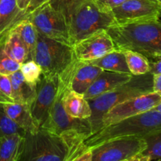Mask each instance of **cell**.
Instances as JSON below:
<instances>
[{
  "label": "cell",
  "instance_id": "1f68e13d",
  "mask_svg": "<svg viewBox=\"0 0 161 161\" xmlns=\"http://www.w3.org/2000/svg\"><path fill=\"white\" fill-rule=\"evenodd\" d=\"M92 160V150L91 148L83 146V149L77 153L71 156L67 161H91Z\"/></svg>",
  "mask_w": 161,
  "mask_h": 161
},
{
  "label": "cell",
  "instance_id": "9a60e30c",
  "mask_svg": "<svg viewBox=\"0 0 161 161\" xmlns=\"http://www.w3.org/2000/svg\"><path fill=\"white\" fill-rule=\"evenodd\" d=\"M102 69L87 61L77 60L75 70L70 83V89L78 94H85L93 82L102 72Z\"/></svg>",
  "mask_w": 161,
  "mask_h": 161
},
{
  "label": "cell",
  "instance_id": "7402d4cb",
  "mask_svg": "<svg viewBox=\"0 0 161 161\" xmlns=\"http://www.w3.org/2000/svg\"><path fill=\"white\" fill-rule=\"evenodd\" d=\"M11 29L19 35L21 40L26 46L28 51V60H33L38 36V32L34 25L28 20L22 17Z\"/></svg>",
  "mask_w": 161,
  "mask_h": 161
},
{
  "label": "cell",
  "instance_id": "f546056e",
  "mask_svg": "<svg viewBox=\"0 0 161 161\" xmlns=\"http://www.w3.org/2000/svg\"><path fill=\"white\" fill-rule=\"evenodd\" d=\"M79 1H80V0H49L48 3L54 9L61 12L63 15L65 16L71 6Z\"/></svg>",
  "mask_w": 161,
  "mask_h": 161
},
{
  "label": "cell",
  "instance_id": "ac0fdd59",
  "mask_svg": "<svg viewBox=\"0 0 161 161\" xmlns=\"http://www.w3.org/2000/svg\"><path fill=\"white\" fill-rule=\"evenodd\" d=\"M25 11L17 6V0H0V40L23 17Z\"/></svg>",
  "mask_w": 161,
  "mask_h": 161
},
{
  "label": "cell",
  "instance_id": "d6986e66",
  "mask_svg": "<svg viewBox=\"0 0 161 161\" xmlns=\"http://www.w3.org/2000/svg\"><path fill=\"white\" fill-rule=\"evenodd\" d=\"M9 78L12 86L14 102L31 105L36 96V86L28 83L20 70L9 75Z\"/></svg>",
  "mask_w": 161,
  "mask_h": 161
},
{
  "label": "cell",
  "instance_id": "2e32d148",
  "mask_svg": "<svg viewBox=\"0 0 161 161\" xmlns=\"http://www.w3.org/2000/svg\"><path fill=\"white\" fill-rule=\"evenodd\" d=\"M3 108L9 117L25 133H35L39 129L33 119L31 105L26 103H4Z\"/></svg>",
  "mask_w": 161,
  "mask_h": 161
},
{
  "label": "cell",
  "instance_id": "277c9868",
  "mask_svg": "<svg viewBox=\"0 0 161 161\" xmlns=\"http://www.w3.org/2000/svg\"><path fill=\"white\" fill-rule=\"evenodd\" d=\"M68 23L71 47L99 31L116 25L112 12L101 10L92 0H80L64 16Z\"/></svg>",
  "mask_w": 161,
  "mask_h": 161
},
{
  "label": "cell",
  "instance_id": "d6a6232c",
  "mask_svg": "<svg viewBox=\"0 0 161 161\" xmlns=\"http://www.w3.org/2000/svg\"><path fill=\"white\" fill-rule=\"evenodd\" d=\"M149 62V72L151 75L161 74V55L148 59Z\"/></svg>",
  "mask_w": 161,
  "mask_h": 161
},
{
  "label": "cell",
  "instance_id": "83f0119b",
  "mask_svg": "<svg viewBox=\"0 0 161 161\" xmlns=\"http://www.w3.org/2000/svg\"><path fill=\"white\" fill-rule=\"evenodd\" d=\"M20 64L8 56L4 52L0 42V73L9 75L14 72L20 70Z\"/></svg>",
  "mask_w": 161,
  "mask_h": 161
},
{
  "label": "cell",
  "instance_id": "6da1fadb",
  "mask_svg": "<svg viewBox=\"0 0 161 161\" xmlns=\"http://www.w3.org/2000/svg\"><path fill=\"white\" fill-rule=\"evenodd\" d=\"M84 140L76 133L60 136L39 128L22 136L17 161H67L81 149Z\"/></svg>",
  "mask_w": 161,
  "mask_h": 161
},
{
  "label": "cell",
  "instance_id": "60d3db41",
  "mask_svg": "<svg viewBox=\"0 0 161 161\" xmlns=\"http://www.w3.org/2000/svg\"><path fill=\"white\" fill-rule=\"evenodd\" d=\"M1 41H2V40H0V42H1Z\"/></svg>",
  "mask_w": 161,
  "mask_h": 161
},
{
  "label": "cell",
  "instance_id": "e575fe53",
  "mask_svg": "<svg viewBox=\"0 0 161 161\" xmlns=\"http://www.w3.org/2000/svg\"><path fill=\"white\" fill-rule=\"evenodd\" d=\"M153 91L161 96V74L153 75Z\"/></svg>",
  "mask_w": 161,
  "mask_h": 161
},
{
  "label": "cell",
  "instance_id": "7c38bea8",
  "mask_svg": "<svg viewBox=\"0 0 161 161\" xmlns=\"http://www.w3.org/2000/svg\"><path fill=\"white\" fill-rule=\"evenodd\" d=\"M58 83L59 75L46 76L42 75L36 84V93L34 100L31 104V112L35 122L39 128L47 119L54 102Z\"/></svg>",
  "mask_w": 161,
  "mask_h": 161
},
{
  "label": "cell",
  "instance_id": "836d02e7",
  "mask_svg": "<svg viewBox=\"0 0 161 161\" xmlns=\"http://www.w3.org/2000/svg\"><path fill=\"white\" fill-rule=\"evenodd\" d=\"M47 2H49V0H31L28 7H27L26 10L25 11L24 15H26V14L32 12L33 10H35V9H37L38 7H39L42 5H43L44 3H47Z\"/></svg>",
  "mask_w": 161,
  "mask_h": 161
},
{
  "label": "cell",
  "instance_id": "8fae6325",
  "mask_svg": "<svg viewBox=\"0 0 161 161\" xmlns=\"http://www.w3.org/2000/svg\"><path fill=\"white\" fill-rule=\"evenodd\" d=\"M160 102L161 96L153 91L125 101L113 107L105 113L102 119L101 128L151 110Z\"/></svg>",
  "mask_w": 161,
  "mask_h": 161
},
{
  "label": "cell",
  "instance_id": "484cf974",
  "mask_svg": "<svg viewBox=\"0 0 161 161\" xmlns=\"http://www.w3.org/2000/svg\"><path fill=\"white\" fill-rule=\"evenodd\" d=\"M20 71L28 83L36 86L42 75L40 66L33 60H28L20 64Z\"/></svg>",
  "mask_w": 161,
  "mask_h": 161
},
{
  "label": "cell",
  "instance_id": "cb8c5ba5",
  "mask_svg": "<svg viewBox=\"0 0 161 161\" xmlns=\"http://www.w3.org/2000/svg\"><path fill=\"white\" fill-rule=\"evenodd\" d=\"M127 67L132 75H142L149 72V62L147 58L132 50L124 51Z\"/></svg>",
  "mask_w": 161,
  "mask_h": 161
},
{
  "label": "cell",
  "instance_id": "d4e9b609",
  "mask_svg": "<svg viewBox=\"0 0 161 161\" xmlns=\"http://www.w3.org/2000/svg\"><path fill=\"white\" fill-rule=\"evenodd\" d=\"M3 104L0 103V138L16 134L23 136L25 132L6 114L3 108Z\"/></svg>",
  "mask_w": 161,
  "mask_h": 161
},
{
  "label": "cell",
  "instance_id": "5bb4252c",
  "mask_svg": "<svg viewBox=\"0 0 161 161\" xmlns=\"http://www.w3.org/2000/svg\"><path fill=\"white\" fill-rule=\"evenodd\" d=\"M132 76L131 74L102 71L85 92L83 97L87 101L92 100L127 83Z\"/></svg>",
  "mask_w": 161,
  "mask_h": 161
},
{
  "label": "cell",
  "instance_id": "603a6c76",
  "mask_svg": "<svg viewBox=\"0 0 161 161\" xmlns=\"http://www.w3.org/2000/svg\"><path fill=\"white\" fill-rule=\"evenodd\" d=\"M22 135H16L0 138V161H17Z\"/></svg>",
  "mask_w": 161,
  "mask_h": 161
},
{
  "label": "cell",
  "instance_id": "ba28073f",
  "mask_svg": "<svg viewBox=\"0 0 161 161\" xmlns=\"http://www.w3.org/2000/svg\"><path fill=\"white\" fill-rule=\"evenodd\" d=\"M31 22L37 32L49 39L69 44L68 23L65 17L60 11L57 10L50 3H44L33 10L23 16Z\"/></svg>",
  "mask_w": 161,
  "mask_h": 161
},
{
  "label": "cell",
  "instance_id": "5b68a950",
  "mask_svg": "<svg viewBox=\"0 0 161 161\" xmlns=\"http://www.w3.org/2000/svg\"><path fill=\"white\" fill-rule=\"evenodd\" d=\"M150 92H153V75L147 73L133 75L127 83L88 101L91 109V115L88 119L91 135L100 130L103 116L113 107L129 99Z\"/></svg>",
  "mask_w": 161,
  "mask_h": 161
},
{
  "label": "cell",
  "instance_id": "52a82bcc",
  "mask_svg": "<svg viewBox=\"0 0 161 161\" xmlns=\"http://www.w3.org/2000/svg\"><path fill=\"white\" fill-rule=\"evenodd\" d=\"M75 59L70 45L49 39L38 32L33 61L40 66L42 75H59Z\"/></svg>",
  "mask_w": 161,
  "mask_h": 161
},
{
  "label": "cell",
  "instance_id": "9c48e42d",
  "mask_svg": "<svg viewBox=\"0 0 161 161\" xmlns=\"http://www.w3.org/2000/svg\"><path fill=\"white\" fill-rule=\"evenodd\" d=\"M146 142L142 138H119L105 142L91 148V161H125L142 153Z\"/></svg>",
  "mask_w": 161,
  "mask_h": 161
},
{
  "label": "cell",
  "instance_id": "4316f807",
  "mask_svg": "<svg viewBox=\"0 0 161 161\" xmlns=\"http://www.w3.org/2000/svg\"><path fill=\"white\" fill-rule=\"evenodd\" d=\"M144 139L146 148L142 153L148 156L152 161L161 159V131L149 135Z\"/></svg>",
  "mask_w": 161,
  "mask_h": 161
},
{
  "label": "cell",
  "instance_id": "3957f363",
  "mask_svg": "<svg viewBox=\"0 0 161 161\" xmlns=\"http://www.w3.org/2000/svg\"><path fill=\"white\" fill-rule=\"evenodd\" d=\"M161 131V113L151 109L105 126L90 135L83 144L87 148L119 138H142Z\"/></svg>",
  "mask_w": 161,
  "mask_h": 161
},
{
  "label": "cell",
  "instance_id": "8992f818",
  "mask_svg": "<svg viewBox=\"0 0 161 161\" xmlns=\"http://www.w3.org/2000/svg\"><path fill=\"white\" fill-rule=\"evenodd\" d=\"M77 59H75L62 73L59 75L58 92L47 119L40 128L50 133L63 135L69 133H77L85 138L91 135V128L88 119H79L71 118L67 115L63 106V97L66 89L70 86Z\"/></svg>",
  "mask_w": 161,
  "mask_h": 161
},
{
  "label": "cell",
  "instance_id": "30bf717a",
  "mask_svg": "<svg viewBox=\"0 0 161 161\" xmlns=\"http://www.w3.org/2000/svg\"><path fill=\"white\" fill-rule=\"evenodd\" d=\"M117 25L159 20L161 6L152 0H126L112 9Z\"/></svg>",
  "mask_w": 161,
  "mask_h": 161
},
{
  "label": "cell",
  "instance_id": "ab89813d",
  "mask_svg": "<svg viewBox=\"0 0 161 161\" xmlns=\"http://www.w3.org/2000/svg\"><path fill=\"white\" fill-rule=\"evenodd\" d=\"M156 161H161V159H160V160H156Z\"/></svg>",
  "mask_w": 161,
  "mask_h": 161
},
{
  "label": "cell",
  "instance_id": "f1b7e54d",
  "mask_svg": "<svg viewBox=\"0 0 161 161\" xmlns=\"http://www.w3.org/2000/svg\"><path fill=\"white\" fill-rule=\"evenodd\" d=\"M0 98L4 103H12L14 102L13 97V91L11 82L9 75L0 73Z\"/></svg>",
  "mask_w": 161,
  "mask_h": 161
},
{
  "label": "cell",
  "instance_id": "7a4b0ae2",
  "mask_svg": "<svg viewBox=\"0 0 161 161\" xmlns=\"http://www.w3.org/2000/svg\"><path fill=\"white\" fill-rule=\"evenodd\" d=\"M120 51L132 50L151 59L161 55V21L150 20L116 25L106 30Z\"/></svg>",
  "mask_w": 161,
  "mask_h": 161
},
{
  "label": "cell",
  "instance_id": "74e56055",
  "mask_svg": "<svg viewBox=\"0 0 161 161\" xmlns=\"http://www.w3.org/2000/svg\"><path fill=\"white\" fill-rule=\"evenodd\" d=\"M152 109L156 110V111L159 112V113H161V102H160V103L157 104V105H156V106L154 107L153 108H152Z\"/></svg>",
  "mask_w": 161,
  "mask_h": 161
},
{
  "label": "cell",
  "instance_id": "8d00e7d4",
  "mask_svg": "<svg viewBox=\"0 0 161 161\" xmlns=\"http://www.w3.org/2000/svg\"><path fill=\"white\" fill-rule=\"evenodd\" d=\"M30 1H31V0H17V6H18L19 9L21 11L26 10Z\"/></svg>",
  "mask_w": 161,
  "mask_h": 161
},
{
  "label": "cell",
  "instance_id": "ffe728a7",
  "mask_svg": "<svg viewBox=\"0 0 161 161\" xmlns=\"http://www.w3.org/2000/svg\"><path fill=\"white\" fill-rule=\"evenodd\" d=\"M93 65L99 67L103 71L130 74L127 67L126 57L124 51L115 50L106 53L102 58L87 61Z\"/></svg>",
  "mask_w": 161,
  "mask_h": 161
},
{
  "label": "cell",
  "instance_id": "4dcf8cb0",
  "mask_svg": "<svg viewBox=\"0 0 161 161\" xmlns=\"http://www.w3.org/2000/svg\"><path fill=\"white\" fill-rule=\"evenodd\" d=\"M94 4L104 12H111L112 9L122 4L126 0H92Z\"/></svg>",
  "mask_w": 161,
  "mask_h": 161
},
{
  "label": "cell",
  "instance_id": "4fadbf2b",
  "mask_svg": "<svg viewBox=\"0 0 161 161\" xmlns=\"http://www.w3.org/2000/svg\"><path fill=\"white\" fill-rule=\"evenodd\" d=\"M75 58L91 61L115 50L114 42L106 30L99 31L72 46Z\"/></svg>",
  "mask_w": 161,
  "mask_h": 161
},
{
  "label": "cell",
  "instance_id": "d590c367",
  "mask_svg": "<svg viewBox=\"0 0 161 161\" xmlns=\"http://www.w3.org/2000/svg\"><path fill=\"white\" fill-rule=\"evenodd\" d=\"M125 161H152V160H151V159L149 158L148 156L144 155V154L142 153H139L138 154V155L135 156V157H131V158L129 159V160H125Z\"/></svg>",
  "mask_w": 161,
  "mask_h": 161
},
{
  "label": "cell",
  "instance_id": "f35d334b",
  "mask_svg": "<svg viewBox=\"0 0 161 161\" xmlns=\"http://www.w3.org/2000/svg\"><path fill=\"white\" fill-rule=\"evenodd\" d=\"M152 1L155 2V3H157V4H158L159 6H161V0H152Z\"/></svg>",
  "mask_w": 161,
  "mask_h": 161
},
{
  "label": "cell",
  "instance_id": "44dd1931",
  "mask_svg": "<svg viewBox=\"0 0 161 161\" xmlns=\"http://www.w3.org/2000/svg\"><path fill=\"white\" fill-rule=\"evenodd\" d=\"M2 46L5 53L20 64L28 61V51L26 46L14 30L8 31L2 40Z\"/></svg>",
  "mask_w": 161,
  "mask_h": 161
},
{
  "label": "cell",
  "instance_id": "e0dca14e",
  "mask_svg": "<svg viewBox=\"0 0 161 161\" xmlns=\"http://www.w3.org/2000/svg\"><path fill=\"white\" fill-rule=\"evenodd\" d=\"M63 106L68 116L73 119H86L91 115L88 101L83 95L72 91L70 86L66 89L63 97Z\"/></svg>",
  "mask_w": 161,
  "mask_h": 161
}]
</instances>
